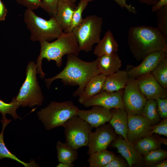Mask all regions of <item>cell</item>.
<instances>
[{
  "label": "cell",
  "instance_id": "6da1fadb",
  "mask_svg": "<svg viewBox=\"0 0 167 167\" xmlns=\"http://www.w3.org/2000/svg\"><path fill=\"white\" fill-rule=\"evenodd\" d=\"M97 65V59L92 62H87L81 59L78 56L67 54L66 65L63 69L55 76L44 79L46 87L49 89L53 81L60 79L65 85L78 86L73 96L78 97L89 80L100 74Z\"/></svg>",
  "mask_w": 167,
  "mask_h": 167
},
{
  "label": "cell",
  "instance_id": "7a4b0ae2",
  "mask_svg": "<svg viewBox=\"0 0 167 167\" xmlns=\"http://www.w3.org/2000/svg\"><path fill=\"white\" fill-rule=\"evenodd\" d=\"M127 42L131 54L138 61L148 54L167 49V39L156 27L138 25L128 30Z\"/></svg>",
  "mask_w": 167,
  "mask_h": 167
},
{
  "label": "cell",
  "instance_id": "3957f363",
  "mask_svg": "<svg viewBox=\"0 0 167 167\" xmlns=\"http://www.w3.org/2000/svg\"><path fill=\"white\" fill-rule=\"evenodd\" d=\"M41 50L36 62L37 74H40L41 79L44 78L45 74L42 69L43 59L48 62L55 61L56 66L60 67L62 65V57L66 54H73L78 56L80 51L76 38L72 32H64L55 41L49 42L41 41Z\"/></svg>",
  "mask_w": 167,
  "mask_h": 167
},
{
  "label": "cell",
  "instance_id": "277c9868",
  "mask_svg": "<svg viewBox=\"0 0 167 167\" xmlns=\"http://www.w3.org/2000/svg\"><path fill=\"white\" fill-rule=\"evenodd\" d=\"M24 18L30 33V39L33 41H49L57 38L63 32L55 15L46 20L37 15L33 10L27 9Z\"/></svg>",
  "mask_w": 167,
  "mask_h": 167
},
{
  "label": "cell",
  "instance_id": "5b68a950",
  "mask_svg": "<svg viewBox=\"0 0 167 167\" xmlns=\"http://www.w3.org/2000/svg\"><path fill=\"white\" fill-rule=\"evenodd\" d=\"M79 109L71 101H52L38 111L37 115L45 129L50 130L62 126L70 118L77 115Z\"/></svg>",
  "mask_w": 167,
  "mask_h": 167
},
{
  "label": "cell",
  "instance_id": "8992f818",
  "mask_svg": "<svg viewBox=\"0 0 167 167\" xmlns=\"http://www.w3.org/2000/svg\"><path fill=\"white\" fill-rule=\"evenodd\" d=\"M36 65L34 61L28 64L26 70V78L16 96L20 106L32 107L42 105L44 96L36 76Z\"/></svg>",
  "mask_w": 167,
  "mask_h": 167
},
{
  "label": "cell",
  "instance_id": "52a82bcc",
  "mask_svg": "<svg viewBox=\"0 0 167 167\" xmlns=\"http://www.w3.org/2000/svg\"><path fill=\"white\" fill-rule=\"evenodd\" d=\"M102 24V18L95 15H89L72 30L80 51L89 52L92 51L93 45L99 42Z\"/></svg>",
  "mask_w": 167,
  "mask_h": 167
},
{
  "label": "cell",
  "instance_id": "ba28073f",
  "mask_svg": "<svg viewBox=\"0 0 167 167\" xmlns=\"http://www.w3.org/2000/svg\"><path fill=\"white\" fill-rule=\"evenodd\" d=\"M66 143L78 150L87 146L89 136L93 128L77 115L68 120L62 126Z\"/></svg>",
  "mask_w": 167,
  "mask_h": 167
},
{
  "label": "cell",
  "instance_id": "9c48e42d",
  "mask_svg": "<svg viewBox=\"0 0 167 167\" xmlns=\"http://www.w3.org/2000/svg\"><path fill=\"white\" fill-rule=\"evenodd\" d=\"M124 107L128 114L140 115L147 101L140 91L136 79L129 77L122 96Z\"/></svg>",
  "mask_w": 167,
  "mask_h": 167
},
{
  "label": "cell",
  "instance_id": "30bf717a",
  "mask_svg": "<svg viewBox=\"0 0 167 167\" xmlns=\"http://www.w3.org/2000/svg\"><path fill=\"white\" fill-rule=\"evenodd\" d=\"M117 134L109 123L103 124L92 131L89 135L87 146L89 155L96 152L107 149Z\"/></svg>",
  "mask_w": 167,
  "mask_h": 167
},
{
  "label": "cell",
  "instance_id": "8fae6325",
  "mask_svg": "<svg viewBox=\"0 0 167 167\" xmlns=\"http://www.w3.org/2000/svg\"><path fill=\"white\" fill-rule=\"evenodd\" d=\"M167 57V49L152 52L146 56L139 65L127 66L126 71L129 77L136 79L151 73L162 60Z\"/></svg>",
  "mask_w": 167,
  "mask_h": 167
},
{
  "label": "cell",
  "instance_id": "7c38bea8",
  "mask_svg": "<svg viewBox=\"0 0 167 167\" xmlns=\"http://www.w3.org/2000/svg\"><path fill=\"white\" fill-rule=\"evenodd\" d=\"M110 144L117 149V152L126 161L128 166L143 165V156L138 151L132 142L119 135L116 136Z\"/></svg>",
  "mask_w": 167,
  "mask_h": 167
},
{
  "label": "cell",
  "instance_id": "4fadbf2b",
  "mask_svg": "<svg viewBox=\"0 0 167 167\" xmlns=\"http://www.w3.org/2000/svg\"><path fill=\"white\" fill-rule=\"evenodd\" d=\"M124 90L123 89L115 92L102 90L83 105L86 107L98 105L109 110L113 108L125 109L122 99Z\"/></svg>",
  "mask_w": 167,
  "mask_h": 167
},
{
  "label": "cell",
  "instance_id": "5bb4252c",
  "mask_svg": "<svg viewBox=\"0 0 167 167\" xmlns=\"http://www.w3.org/2000/svg\"><path fill=\"white\" fill-rule=\"evenodd\" d=\"M139 89L147 100H156L167 97V89L163 87L151 73L136 79Z\"/></svg>",
  "mask_w": 167,
  "mask_h": 167
},
{
  "label": "cell",
  "instance_id": "9a60e30c",
  "mask_svg": "<svg viewBox=\"0 0 167 167\" xmlns=\"http://www.w3.org/2000/svg\"><path fill=\"white\" fill-rule=\"evenodd\" d=\"M126 139L132 143L149 135L152 126L140 115L127 114Z\"/></svg>",
  "mask_w": 167,
  "mask_h": 167
},
{
  "label": "cell",
  "instance_id": "2e32d148",
  "mask_svg": "<svg viewBox=\"0 0 167 167\" xmlns=\"http://www.w3.org/2000/svg\"><path fill=\"white\" fill-rule=\"evenodd\" d=\"M77 115L96 129L110 121L111 117L110 110L98 105L92 106L91 109H79Z\"/></svg>",
  "mask_w": 167,
  "mask_h": 167
},
{
  "label": "cell",
  "instance_id": "e0dca14e",
  "mask_svg": "<svg viewBox=\"0 0 167 167\" xmlns=\"http://www.w3.org/2000/svg\"><path fill=\"white\" fill-rule=\"evenodd\" d=\"M75 2L60 0L55 16L64 32H69L71 27L73 14L76 7Z\"/></svg>",
  "mask_w": 167,
  "mask_h": 167
},
{
  "label": "cell",
  "instance_id": "ac0fdd59",
  "mask_svg": "<svg viewBox=\"0 0 167 167\" xmlns=\"http://www.w3.org/2000/svg\"><path fill=\"white\" fill-rule=\"evenodd\" d=\"M97 59L100 74L105 76L119 70L122 65L121 60L117 53L98 57Z\"/></svg>",
  "mask_w": 167,
  "mask_h": 167
},
{
  "label": "cell",
  "instance_id": "d6986e66",
  "mask_svg": "<svg viewBox=\"0 0 167 167\" xmlns=\"http://www.w3.org/2000/svg\"><path fill=\"white\" fill-rule=\"evenodd\" d=\"M106 76L99 74L92 78L78 96V101L83 104L85 102L98 94L103 89Z\"/></svg>",
  "mask_w": 167,
  "mask_h": 167
},
{
  "label": "cell",
  "instance_id": "ffe728a7",
  "mask_svg": "<svg viewBox=\"0 0 167 167\" xmlns=\"http://www.w3.org/2000/svg\"><path fill=\"white\" fill-rule=\"evenodd\" d=\"M111 117L109 123L117 135L126 139L128 131L127 113L125 109L113 108L110 110Z\"/></svg>",
  "mask_w": 167,
  "mask_h": 167
},
{
  "label": "cell",
  "instance_id": "44dd1931",
  "mask_svg": "<svg viewBox=\"0 0 167 167\" xmlns=\"http://www.w3.org/2000/svg\"><path fill=\"white\" fill-rule=\"evenodd\" d=\"M118 45L111 32L108 30L101 39L94 50V54L98 57L117 53Z\"/></svg>",
  "mask_w": 167,
  "mask_h": 167
},
{
  "label": "cell",
  "instance_id": "7402d4cb",
  "mask_svg": "<svg viewBox=\"0 0 167 167\" xmlns=\"http://www.w3.org/2000/svg\"><path fill=\"white\" fill-rule=\"evenodd\" d=\"M129 79L126 70H119L106 76L102 90L115 92L124 89Z\"/></svg>",
  "mask_w": 167,
  "mask_h": 167
},
{
  "label": "cell",
  "instance_id": "603a6c76",
  "mask_svg": "<svg viewBox=\"0 0 167 167\" xmlns=\"http://www.w3.org/2000/svg\"><path fill=\"white\" fill-rule=\"evenodd\" d=\"M1 121L2 124V128L0 134V160L4 158H7L15 160L26 167L38 166V165L34 161H31L28 163H26L20 160L8 150L4 142L3 133L6 126L11 120L8 119L6 117L2 118Z\"/></svg>",
  "mask_w": 167,
  "mask_h": 167
},
{
  "label": "cell",
  "instance_id": "cb8c5ba5",
  "mask_svg": "<svg viewBox=\"0 0 167 167\" xmlns=\"http://www.w3.org/2000/svg\"><path fill=\"white\" fill-rule=\"evenodd\" d=\"M59 162L73 163L78 158L77 150L66 143L58 141L56 145Z\"/></svg>",
  "mask_w": 167,
  "mask_h": 167
},
{
  "label": "cell",
  "instance_id": "d4e9b609",
  "mask_svg": "<svg viewBox=\"0 0 167 167\" xmlns=\"http://www.w3.org/2000/svg\"><path fill=\"white\" fill-rule=\"evenodd\" d=\"M133 143L143 156L151 151L161 148V144L154 134L144 137Z\"/></svg>",
  "mask_w": 167,
  "mask_h": 167
},
{
  "label": "cell",
  "instance_id": "484cf974",
  "mask_svg": "<svg viewBox=\"0 0 167 167\" xmlns=\"http://www.w3.org/2000/svg\"><path fill=\"white\" fill-rule=\"evenodd\" d=\"M115 155L113 152L106 150L95 152L88 159L90 167H104L108 164Z\"/></svg>",
  "mask_w": 167,
  "mask_h": 167
},
{
  "label": "cell",
  "instance_id": "4316f807",
  "mask_svg": "<svg viewBox=\"0 0 167 167\" xmlns=\"http://www.w3.org/2000/svg\"><path fill=\"white\" fill-rule=\"evenodd\" d=\"M157 106L156 100H147L140 114L152 126L157 124L161 120L157 112Z\"/></svg>",
  "mask_w": 167,
  "mask_h": 167
},
{
  "label": "cell",
  "instance_id": "83f0119b",
  "mask_svg": "<svg viewBox=\"0 0 167 167\" xmlns=\"http://www.w3.org/2000/svg\"><path fill=\"white\" fill-rule=\"evenodd\" d=\"M167 151L161 148L151 151L143 156V165L151 167L166 159Z\"/></svg>",
  "mask_w": 167,
  "mask_h": 167
},
{
  "label": "cell",
  "instance_id": "f1b7e54d",
  "mask_svg": "<svg viewBox=\"0 0 167 167\" xmlns=\"http://www.w3.org/2000/svg\"><path fill=\"white\" fill-rule=\"evenodd\" d=\"M164 88H167V57L161 61L151 73Z\"/></svg>",
  "mask_w": 167,
  "mask_h": 167
},
{
  "label": "cell",
  "instance_id": "f546056e",
  "mask_svg": "<svg viewBox=\"0 0 167 167\" xmlns=\"http://www.w3.org/2000/svg\"><path fill=\"white\" fill-rule=\"evenodd\" d=\"M20 106L15 97L12 98L11 101L9 103H6L0 99V113L2 117H6V114H10L15 119L19 118L16 113V110Z\"/></svg>",
  "mask_w": 167,
  "mask_h": 167
},
{
  "label": "cell",
  "instance_id": "4dcf8cb0",
  "mask_svg": "<svg viewBox=\"0 0 167 167\" xmlns=\"http://www.w3.org/2000/svg\"><path fill=\"white\" fill-rule=\"evenodd\" d=\"M156 12L157 25L156 28L167 39V6L161 7Z\"/></svg>",
  "mask_w": 167,
  "mask_h": 167
},
{
  "label": "cell",
  "instance_id": "1f68e13d",
  "mask_svg": "<svg viewBox=\"0 0 167 167\" xmlns=\"http://www.w3.org/2000/svg\"><path fill=\"white\" fill-rule=\"evenodd\" d=\"M88 2L80 0L74 10L72 20L69 32H71L79 25L82 21V13L88 4Z\"/></svg>",
  "mask_w": 167,
  "mask_h": 167
},
{
  "label": "cell",
  "instance_id": "d6a6232c",
  "mask_svg": "<svg viewBox=\"0 0 167 167\" xmlns=\"http://www.w3.org/2000/svg\"><path fill=\"white\" fill-rule=\"evenodd\" d=\"M60 0H42L41 6L42 9L52 16L55 15Z\"/></svg>",
  "mask_w": 167,
  "mask_h": 167
},
{
  "label": "cell",
  "instance_id": "836d02e7",
  "mask_svg": "<svg viewBox=\"0 0 167 167\" xmlns=\"http://www.w3.org/2000/svg\"><path fill=\"white\" fill-rule=\"evenodd\" d=\"M153 134L167 137V118L161 120L157 124L152 126L149 135Z\"/></svg>",
  "mask_w": 167,
  "mask_h": 167
},
{
  "label": "cell",
  "instance_id": "e575fe53",
  "mask_svg": "<svg viewBox=\"0 0 167 167\" xmlns=\"http://www.w3.org/2000/svg\"><path fill=\"white\" fill-rule=\"evenodd\" d=\"M157 110L161 118H167V98H159L156 100Z\"/></svg>",
  "mask_w": 167,
  "mask_h": 167
},
{
  "label": "cell",
  "instance_id": "d590c367",
  "mask_svg": "<svg viewBox=\"0 0 167 167\" xmlns=\"http://www.w3.org/2000/svg\"><path fill=\"white\" fill-rule=\"evenodd\" d=\"M17 2L24 6L27 9L33 10L41 7V0H16Z\"/></svg>",
  "mask_w": 167,
  "mask_h": 167
},
{
  "label": "cell",
  "instance_id": "8d00e7d4",
  "mask_svg": "<svg viewBox=\"0 0 167 167\" xmlns=\"http://www.w3.org/2000/svg\"><path fill=\"white\" fill-rule=\"evenodd\" d=\"M128 166L126 161L115 155L111 161L104 167H127Z\"/></svg>",
  "mask_w": 167,
  "mask_h": 167
},
{
  "label": "cell",
  "instance_id": "74e56055",
  "mask_svg": "<svg viewBox=\"0 0 167 167\" xmlns=\"http://www.w3.org/2000/svg\"><path fill=\"white\" fill-rule=\"evenodd\" d=\"M86 1L88 2L92 0H80ZM122 8H125L130 13L135 14L137 12L135 8L131 4H128L127 2L128 0H113Z\"/></svg>",
  "mask_w": 167,
  "mask_h": 167
},
{
  "label": "cell",
  "instance_id": "f35d334b",
  "mask_svg": "<svg viewBox=\"0 0 167 167\" xmlns=\"http://www.w3.org/2000/svg\"><path fill=\"white\" fill-rule=\"evenodd\" d=\"M7 10L4 4L0 0V21H4L7 14Z\"/></svg>",
  "mask_w": 167,
  "mask_h": 167
},
{
  "label": "cell",
  "instance_id": "ab89813d",
  "mask_svg": "<svg viewBox=\"0 0 167 167\" xmlns=\"http://www.w3.org/2000/svg\"><path fill=\"white\" fill-rule=\"evenodd\" d=\"M165 6H167V0H159L156 4L152 6V11L155 12L157 10Z\"/></svg>",
  "mask_w": 167,
  "mask_h": 167
},
{
  "label": "cell",
  "instance_id": "60d3db41",
  "mask_svg": "<svg viewBox=\"0 0 167 167\" xmlns=\"http://www.w3.org/2000/svg\"><path fill=\"white\" fill-rule=\"evenodd\" d=\"M141 3L148 5L153 6L156 4L159 0H137Z\"/></svg>",
  "mask_w": 167,
  "mask_h": 167
},
{
  "label": "cell",
  "instance_id": "b9f144b4",
  "mask_svg": "<svg viewBox=\"0 0 167 167\" xmlns=\"http://www.w3.org/2000/svg\"><path fill=\"white\" fill-rule=\"evenodd\" d=\"M75 164L73 163H59L56 166V167H74Z\"/></svg>",
  "mask_w": 167,
  "mask_h": 167
},
{
  "label": "cell",
  "instance_id": "7bdbcfd3",
  "mask_svg": "<svg viewBox=\"0 0 167 167\" xmlns=\"http://www.w3.org/2000/svg\"><path fill=\"white\" fill-rule=\"evenodd\" d=\"M167 160L166 159L161 161L156 164L153 166L152 167H167Z\"/></svg>",
  "mask_w": 167,
  "mask_h": 167
},
{
  "label": "cell",
  "instance_id": "ee69618b",
  "mask_svg": "<svg viewBox=\"0 0 167 167\" xmlns=\"http://www.w3.org/2000/svg\"><path fill=\"white\" fill-rule=\"evenodd\" d=\"M154 134L155 137L161 144H164L166 145H167V141L166 139L161 137H160L158 136L156 134Z\"/></svg>",
  "mask_w": 167,
  "mask_h": 167
},
{
  "label": "cell",
  "instance_id": "f6af8a7d",
  "mask_svg": "<svg viewBox=\"0 0 167 167\" xmlns=\"http://www.w3.org/2000/svg\"><path fill=\"white\" fill-rule=\"evenodd\" d=\"M63 0L66 1H70L75 2L77 0Z\"/></svg>",
  "mask_w": 167,
  "mask_h": 167
}]
</instances>
